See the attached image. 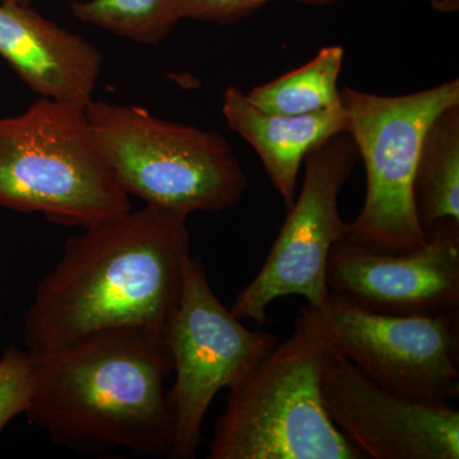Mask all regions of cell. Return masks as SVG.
<instances>
[{
    "label": "cell",
    "mask_w": 459,
    "mask_h": 459,
    "mask_svg": "<svg viewBox=\"0 0 459 459\" xmlns=\"http://www.w3.org/2000/svg\"><path fill=\"white\" fill-rule=\"evenodd\" d=\"M186 214L148 205L68 238L23 318L32 355L117 327L166 331L190 255Z\"/></svg>",
    "instance_id": "6da1fadb"
},
{
    "label": "cell",
    "mask_w": 459,
    "mask_h": 459,
    "mask_svg": "<svg viewBox=\"0 0 459 459\" xmlns=\"http://www.w3.org/2000/svg\"><path fill=\"white\" fill-rule=\"evenodd\" d=\"M165 332L117 327L33 355L26 415L57 446L82 455L128 449L169 455L174 422Z\"/></svg>",
    "instance_id": "7a4b0ae2"
},
{
    "label": "cell",
    "mask_w": 459,
    "mask_h": 459,
    "mask_svg": "<svg viewBox=\"0 0 459 459\" xmlns=\"http://www.w3.org/2000/svg\"><path fill=\"white\" fill-rule=\"evenodd\" d=\"M328 351L300 314L294 333L230 386L207 458H364L323 403L320 385Z\"/></svg>",
    "instance_id": "3957f363"
},
{
    "label": "cell",
    "mask_w": 459,
    "mask_h": 459,
    "mask_svg": "<svg viewBox=\"0 0 459 459\" xmlns=\"http://www.w3.org/2000/svg\"><path fill=\"white\" fill-rule=\"evenodd\" d=\"M102 159L86 107L40 98L0 117V205L87 229L132 210Z\"/></svg>",
    "instance_id": "277c9868"
},
{
    "label": "cell",
    "mask_w": 459,
    "mask_h": 459,
    "mask_svg": "<svg viewBox=\"0 0 459 459\" xmlns=\"http://www.w3.org/2000/svg\"><path fill=\"white\" fill-rule=\"evenodd\" d=\"M86 113L99 152L129 195L186 216L220 212L243 198L246 172L219 132L102 100Z\"/></svg>",
    "instance_id": "5b68a950"
},
{
    "label": "cell",
    "mask_w": 459,
    "mask_h": 459,
    "mask_svg": "<svg viewBox=\"0 0 459 459\" xmlns=\"http://www.w3.org/2000/svg\"><path fill=\"white\" fill-rule=\"evenodd\" d=\"M341 102L367 170V197L347 238L377 252L421 247L412 198L413 175L425 132L446 108L459 104V81L401 96H380L344 87Z\"/></svg>",
    "instance_id": "8992f818"
},
{
    "label": "cell",
    "mask_w": 459,
    "mask_h": 459,
    "mask_svg": "<svg viewBox=\"0 0 459 459\" xmlns=\"http://www.w3.org/2000/svg\"><path fill=\"white\" fill-rule=\"evenodd\" d=\"M174 385L169 400L174 435L170 457L192 459L204 442L202 425L214 395L247 376L279 342L252 331L213 294L204 263L189 255L183 291L165 331Z\"/></svg>",
    "instance_id": "52a82bcc"
},
{
    "label": "cell",
    "mask_w": 459,
    "mask_h": 459,
    "mask_svg": "<svg viewBox=\"0 0 459 459\" xmlns=\"http://www.w3.org/2000/svg\"><path fill=\"white\" fill-rule=\"evenodd\" d=\"M333 351L394 394L455 400L459 394V309L394 316L331 294L319 309L300 310Z\"/></svg>",
    "instance_id": "ba28073f"
},
{
    "label": "cell",
    "mask_w": 459,
    "mask_h": 459,
    "mask_svg": "<svg viewBox=\"0 0 459 459\" xmlns=\"http://www.w3.org/2000/svg\"><path fill=\"white\" fill-rule=\"evenodd\" d=\"M359 160L349 132L332 135L305 156L300 195L287 208L285 222L261 270L232 305L238 319L255 320L262 327L270 323V305L290 295L303 296L312 309L328 303L329 255L349 232L338 197Z\"/></svg>",
    "instance_id": "9c48e42d"
},
{
    "label": "cell",
    "mask_w": 459,
    "mask_h": 459,
    "mask_svg": "<svg viewBox=\"0 0 459 459\" xmlns=\"http://www.w3.org/2000/svg\"><path fill=\"white\" fill-rule=\"evenodd\" d=\"M320 389L329 418L364 458H459V411L446 401L394 394L331 347Z\"/></svg>",
    "instance_id": "30bf717a"
},
{
    "label": "cell",
    "mask_w": 459,
    "mask_h": 459,
    "mask_svg": "<svg viewBox=\"0 0 459 459\" xmlns=\"http://www.w3.org/2000/svg\"><path fill=\"white\" fill-rule=\"evenodd\" d=\"M331 294L371 312L430 316L459 307V223L435 225L421 247L377 252L344 237L327 265Z\"/></svg>",
    "instance_id": "8fae6325"
},
{
    "label": "cell",
    "mask_w": 459,
    "mask_h": 459,
    "mask_svg": "<svg viewBox=\"0 0 459 459\" xmlns=\"http://www.w3.org/2000/svg\"><path fill=\"white\" fill-rule=\"evenodd\" d=\"M0 56L40 98L83 107L104 65V54L89 40L12 0L0 4Z\"/></svg>",
    "instance_id": "7c38bea8"
},
{
    "label": "cell",
    "mask_w": 459,
    "mask_h": 459,
    "mask_svg": "<svg viewBox=\"0 0 459 459\" xmlns=\"http://www.w3.org/2000/svg\"><path fill=\"white\" fill-rule=\"evenodd\" d=\"M222 114L258 153L265 172L286 207L294 204L305 156L337 133L347 132L349 117L342 102L305 115H280L259 110L243 91L229 86Z\"/></svg>",
    "instance_id": "4fadbf2b"
},
{
    "label": "cell",
    "mask_w": 459,
    "mask_h": 459,
    "mask_svg": "<svg viewBox=\"0 0 459 459\" xmlns=\"http://www.w3.org/2000/svg\"><path fill=\"white\" fill-rule=\"evenodd\" d=\"M412 198L427 237L439 222L459 223V104L443 110L425 132Z\"/></svg>",
    "instance_id": "5bb4252c"
},
{
    "label": "cell",
    "mask_w": 459,
    "mask_h": 459,
    "mask_svg": "<svg viewBox=\"0 0 459 459\" xmlns=\"http://www.w3.org/2000/svg\"><path fill=\"white\" fill-rule=\"evenodd\" d=\"M343 57L341 45L323 48L307 65L255 87L247 98L259 110L280 115H305L333 107L341 101L337 83Z\"/></svg>",
    "instance_id": "9a60e30c"
},
{
    "label": "cell",
    "mask_w": 459,
    "mask_h": 459,
    "mask_svg": "<svg viewBox=\"0 0 459 459\" xmlns=\"http://www.w3.org/2000/svg\"><path fill=\"white\" fill-rule=\"evenodd\" d=\"M72 14L84 23L144 45H159L180 18L175 0H87L71 3Z\"/></svg>",
    "instance_id": "2e32d148"
},
{
    "label": "cell",
    "mask_w": 459,
    "mask_h": 459,
    "mask_svg": "<svg viewBox=\"0 0 459 459\" xmlns=\"http://www.w3.org/2000/svg\"><path fill=\"white\" fill-rule=\"evenodd\" d=\"M32 385V353L9 344L0 358V433L11 420L26 413Z\"/></svg>",
    "instance_id": "e0dca14e"
},
{
    "label": "cell",
    "mask_w": 459,
    "mask_h": 459,
    "mask_svg": "<svg viewBox=\"0 0 459 459\" xmlns=\"http://www.w3.org/2000/svg\"><path fill=\"white\" fill-rule=\"evenodd\" d=\"M274 0H175L180 20L230 25L252 16L256 11ZM309 7H328L338 0H294Z\"/></svg>",
    "instance_id": "ac0fdd59"
},
{
    "label": "cell",
    "mask_w": 459,
    "mask_h": 459,
    "mask_svg": "<svg viewBox=\"0 0 459 459\" xmlns=\"http://www.w3.org/2000/svg\"><path fill=\"white\" fill-rule=\"evenodd\" d=\"M431 5L437 11L452 13L458 11L459 0H431Z\"/></svg>",
    "instance_id": "d6986e66"
},
{
    "label": "cell",
    "mask_w": 459,
    "mask_h": 459,
    "mask_svg": "<svg viewBox=\"0 0 459 459\" xmlns=\"http://www.w3.org/2000/svg\"><path fill=\"white\" fill-rule=\"evenodd\" d=\"M12 2H17L21 3V4L30 5L31 4L32 0H12Z\"/></svg>",
    "instance_id": "ffe728a7"
},
{
    "label": "cell",
    "mask_w": 459,
    "mask_h": 459,
    "mask_svg": "<svg viewBox=\"0 0 459 459\" xmlns=\"http://www.w3.org/2000/svg\"><path fill=\"white\" fill-rule=\"evenodd\" d=\"M0 318H2V313H0Z\"/></svg>",
    "instance_id": "44dd1931"
}]
</instances>
